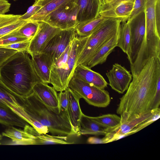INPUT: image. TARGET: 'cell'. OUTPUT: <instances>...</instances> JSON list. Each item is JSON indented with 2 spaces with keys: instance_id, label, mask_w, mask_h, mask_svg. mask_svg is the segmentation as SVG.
Here are the masks:
<instances>
[{
  "instance_id": "cell-46",
  "label": "cell",
  "mask_w": 160,
  "mask_h": 160,
  "mask_svg": "<svg viewBox=\"0 0 160 160\" xmlns=\"http://www.w3.org/2000/svg\"></svg>"
},
{
  "instance_id": "cell-25",
  "label": "cell",
  "mask_w": 160,
  "mask_h": 160,
  "mask_svg": "<svg viewBox=\"0 0 160 160\" xmlns=\"http://www.w3.org/2000/svg\"><path fill=\"white\" fill-rule=\"evenodd\" d=\"M108 129L91 119L82 113L80 122L79 136L81 135H105Z\"/></svg>"
},
{
  "instance_id": "cell-23",
  "label": "cell",
  "mask_w": 160,
  "mask_h": 160,
  "mask_svg": "<svg viewBox=\"0 0 160 160\" xmlns=\"http://www.w3.org/2000/svg\"><path fill=\"white\" fill-rule=\"evenodd\" d=\"M74 0H35L34 3L42 7L28 20L40 22L55 10Z\"/></svg>"
},
{
  "instance_id": "cell-17",
  "label": "cell",
  "mask_w": 160,
  "mask_h": 160,
  "mask_svg": "<svg viewBox=\"0 0 160 160\" xmlns=\"http://www.w3.org/2000/svg\"><path fill=\"white\" fill-rule=\"evenodd\" d=\"M78 24L93 19L99 15L101 6L99 0H76Z\"/></svg>"
},
{
  "instance_id": "cell-29",
  "label": "cell",
  "mask_w": 160,
  "mask_h": 160,
  "mask_svg": "<svg viewBox=\"0 0 160 160\" xmlns=\"http://www.w3.org/2000/svg\"><path fill=\"white\" fill-rule=\"evenodd\" d=\"M67 136L40 134L37 132L35 135V145L67 144L73 143L67 142Z\"/></svg>"
},
{
  "instance_id": "cell-45",
  "label": "cell",
  "mask_w": 160,
  "mask_h": 160,
  "mask_svg": "<svg viewBox=\"0 0 160 160\" xmlns=\"http://www.w3.org/2000/svg\"><path fill=\"white\" fill-rule=\"evenodd\" d=\"M1 135V134H0V135Z\"/></svg>"
},
{
  "instance_id": "cell-32",
  "label": "cell",
  "mask_w": 160,
  "mask_h": 160,
  "mask_svg": "<svg viewBox=\"0 0 160 160\" xmlns=\"http://www.w3.org/2000/svg\"><path fill=\"white\" fill-rule=\"evenodd\" d=\"M14 31L0 38V47L17 42L30 41L27 38L18 35Z\"/></svg>"
},
{
  "instance_id": "cell-36",
  "label": "cell",
  "mask_w": 160,
  "mask_h": 160,
  "mask_svg": "<svg viewBox=\"0 0 160 160\" xmlns=\"http://www.w3.org/2000/svg\"><path fill=\"white\" fill-rule=\"evenodd\" d=\"M16 50L0 47V66L8 58L17 52Z\"/></svg>"
},
{
  "instance_id": "cell-20",
  "label": "cell",
  "mask_w": 160,
  "mask_h": 160,
  "mask_svg": "<svg viewBox=\"0 0 160 160\" xmlns=\"http://www.w3.org/2000/svg\"><path fill=\"white\" fill-rule=\"evenodd\" d=\"M31 57L34 68L41 82L50 83L51 68L53 63L50 58L43 52Z\"/></svg>"
},
{
  "instance_id": "cell-27",
  "label": "cell",
  "mask_w": 160,
  "mask_h": 160,
  "mask_svg": "<svg viewBox=\"0 0 160 160\" xmlns=\"http://www.w3.org/2000/svg\"><path fill=\"white\" fill-rule=\"evenodd\" d=\"M106 18L99 15L93 19L78 24L74 28L76 36L78 37L89 36Z\"/></svg>"
},
{
  "instance_id": "cell-14",
  "label": "cell",
  "mask_w": 160,
  "mask_h": 160,
  "mask_svg": "<svg viewBox=\"0 0 160 160\" xmlns=\"http://www.w3.org/2000/svg\"><path fill=\"white\" fill-rule=\"evenodd\" d=\"M106 75L109 85L112 89L120 94L123 93L127 90L132 79L130 72L118 63L113 64Z\"/></svg>"
},
{
  "instance_id": "cell-40",
  "label": "cell",
  "mask_w": 160,
  "mask_h": 160,
  "mask_svg": "<svg viewBox=\"0 0 160 160\" xmlns=\"http://www.w3.org/2000/svg\"><path fill=\"white\" fill-rule=\"evenodd\" d=\"M11 4L7 0H0V14H5L10 11Z\"/></svg>"
},
{
  "instance_id": "cell-11",
  "label": "cell",
  "mask_w": 160,
  "mask_h": 160,
  "mask_svg": "<svg viewBox=\"0 0 160 160\" xmlns=\"http://www.w3.org/2000/svg\"><path fill=\"white\" fill-rule=\"evenodd\" d=\"M135 0H105L100 6L99 15L105 18L117 19L121 22L128 20Z\"/></svg>"
},
{
  "instance_id": "cell-43",
  "label": "cell",
  "mask_w": 160,
  "mask_h": 160,
  "mask_svg": "<svg viewBox=\"0 0 160 160\" xmlns=\"http://www.w3.org/2000/svg\"><path fill=\"white\" fill-rule=\"evenodd\" d=\"M2 135H0V141L2 139ZM1 143L0 142V145H1Z\"/></svg>"
},
{
  "instance_id": "cell-10",
  "label": "cell",
  "mask_w": 160,
  "mask_h": 160,
  "mask_svg": "<svg viewBox=\"0 0 160 160\" xmlns=\"http://www.w3.org/2000/svg\"><path fill=\"white\" fill-rule=\"evenodd\" d=\"M128 22L130 30L131 41L128 58L130 64L134 61L143 40L146 30L144 12H142Z\"/></svg>"
},
{
  "instance_id": "cell-22",
  "label": "cell",
  "mask_w": 160,
  "mask_h": 160,
  "mask_svg": "<svg viewBox=\"0 0 160 160\" xmlns=\"http://www.w3.org/2000/svg\"><path fill=\"white\" fill-rule=\"evenodd\" d=\"M118 37V33L105 42L84 65L91 69L98 65L105 62L108 55L117 47Z\"/></svg>"
},
{
  "instance_id": "cell-5",
  "label": "cell",
  "mask_w": 160,
  "mask_h": 160,
  "mask_svg": "<svg viewBox=\"0 0 160 160\" xmlns=\"http://www.w3.org/2000/svg\"><path fill=\"white\" fill-rule=\"evenodd\" d=\"M121 23L119 20L112 18H106L88 36L78 56L75 67L85 64L103 44L117 35Z\"/></svg>"
},
{
  "instance_id": "cell-4",
  "label": "cell",
  "mask_w": 160,
  "mask_h": 160,
  "mask_svg": "<svg viewBox=\"0 0 160 160\" xmlns=\"http://www.w3.org/2000/svg\"><path fill=\"white\" fill-rule=\"evenodd\" d=\"M88 36L76 37L64 52L53 63L51 68L50 84L57 92L64 91L72 77L78 56Z\"/></svg>"
},
{
  "instance_id": "cell-38",
  "label": "cell",
  "mask_w": 160,
  "mask_h": 160,
  "mask_svg": "<svg viewBox=\"0 0 160 160\" xmlns=\"http://www.w3.org/2000/svg\"><path fill=\"white\" fill-rule=\"evenodd\" d=\"M160 104V78L158 81L156 92L151 106V110L159 108Z\"/></svg>"
},
{
  "instance_id": "cell-21",
  "label": "cell",
  "mask_w": 160,
  "mask_h": 160,
  "mask_svg": "<svg viewBox=\"0 0 160 160\" xmlns=\"http://www.w3.org/2000/svg\"><path fill=\"white\" fill-rule=\"evenodd\" d=\"M68 88L69 118L76 135L78 136L80 120L82 113L80 106V98L69 88Z\"/></svg>"
},
{
  "instance_id": "cell-8",
  "label": "cell",
  "mask_w": 160,
  "mask_h": 160,
  "mask_svg": "<svg viewBox=\"0 0 160 160\" xmlns=\"http://www.w3.org/2000/svg\"><path fill=\"white\" fill-rule=\"evenodd\" d=\"M156 0H146L144 9L146 30L140 51L151 55L160 51V33L157 29L155 21V6Z\"/></svg>"
},
{
  "instance_id": "cell-1",
  "label": "cell",
  "mask_w": 160,
  "mask_h": 160,
  "mask_svg": "<svg viewBox=\"0 0 160 160\" xmlns=\"http://www.w3.org/2000/svg\"><path fill=\"white\" fill-rule=\"evenodd\" d=\"M116 110L121 123L139 117L151 110L157 84L160 78V58L150 59L137 75L132 76Z\"/></svg>"
},
{
  "instance_id": "cell-42",
  "label": "cell",
  "mask_w": 160,
  "mask_h": 160,
  "mask_svg": "<svg viewBox=\"0 0 160 160\" xmlns=\"http://www.w3.org/2000/svg\"><path fill=\"white\" fill-rule=\"evenodd\" d=\"M99 0V1L101 5L103 4L105 2V0Z\"/></svg>"
},
{
  "instance_id": "cell-15",
  "label": "cell",
  "mask_w": 160,
  "mask_h": 160,
  "mask_svg": "<svg viewBox=\"0 0 160 160\" xmlns=\"http://www.w3.org/2000/svg\"><path fill=\"white\" fill-rule=\"evenodd\" d=\"M32 91L44 104L54 112L59 113L62 110L59 105L58 93L53 86L40 82L34 85Z\"/></svg>"
},
{
  "instance_id": "cell-34",
  "label": "cell",
  "mask_w": 160,
  "mask_h": 160,
  "mask_svg": "<svg viewBox=\"0 0 160 160\" xmlns=\"http://www.w3.org/2000/svg\"><path fill=\"white\" fill-rule=\"evenodd\" d=\"M145 1L135 0L132 10L128 21L130 20L140 12L144 11Z\"/></svg>"
},
{
  "instance_id": "cell-26",
  "label": "cell",
  "mask_w": 160,
  "mask_h": 160,
  "mask_svg": "<svg viewBox=\"0 0 160 160\" xmlns=\"http://www.w3.org/2000/svg\"><path fill=\"white\" fill-rule=\"evenodd\" d=\"M0 123L8 127L17 126L23 128L28 124L11 108L1 105Z\"/></svg>"
},
{
  "instance_id": "cell-6",
  "label": "cell",
  "mask_w": 160,
  "mask_h": 160,
  "mask_svg": "<svg viewBox=\"0 0 160 160\" xmlns=\"http://www.w3.org/2000/svg\"><path fill=\"white\" fill-rule=\"evenodd\" d=\"M160 109H152L139 117L121 123L115 128L109 130L103 138L106 143L118 140L142 129L158 119Z\"/></svg>"
},
{
  "instance_id": "cell-16",
  "label": "cell",
  "mask_w": 160,
  "mask_h": 160,
  "mask_svg": "<svg viewBox=\"0 0 160 160\" xmlns=\"http://www.w3.org/2000/svg\"><path fill=\"white\" fill-rule=\"evenodd\" d=\"M35 131L28 124L24 127L23 129L12 126L5 129L2 133V136L9 138L12 142L18 144L35 145Z\"/></svg>"
},
{
  "instance_id": "cell-41",
  "label": "cell",
  "mask_w": 160,
  "mask_h": 160,
  "mask_svg": "<svg viewBox=\"0 0 160 160\" xmlns=\"http://www.w3.org/2000/svg\"><path fill=\"white\" fill-rule=\"evenodd\" d=\"M87 143L90 144H97L105 143L103 138H100L95 137L89 138L87 140Z\"/></svg>"
},
{
  "instance_id": "cell-39",
  "label": "cell",
  "mask_w": 160,
  "mask_h": 160,
  "mask_svg": "<svg viewBox=\"0 0 160 160\" xmlns=\"http://www.w3.org/2000/svg\"><path fill=\"white\" fill-rule=\"evenodd\" d=\"M155 21L158 32L160 33V0H156L155 6Z\"/></svg>"
},
{
  "instance_id": "cell-37",
  "label": "cell",
  "mask_w": 160,
  "mask_h": 160,
  "mask_svg": "<svg viewBox=\"0 0 160 160\" xmlns=\"http://www.w3.org/2000/svg\"><path fill=\"white\" fill-rule=\"evenodd\" d=\"M42 7L35 3L30 6L27 12L24 14L21 15L20 19L28 20L34 15Z\"/></svg>"
},
{
  "instance_id": "cell-30",
  "label": "cell",
  "mask_w": 160,
  "mask_h": 160,
  "mask_svg": "<svg viewBox=\"0 0 160 160\" xmlns=\"http://www.w3.org/2000/svg\"><path fill=\"white\" fill-rule=\"evenodd\" d=\"M89 117L92 120L107 128L108 131L115 128L121 123L120 117L115 114H107L98 117L89 116Z\"/></svg>"
},
{
  "instance_id": "cell-31",
  "label": "cell",
  "mask_w": 160,
  "mask_h": 160,
  "mask_svg": "<svg viewBox=\"0 0 160 160\" xmlns=\"http://www.w3.org/2000/svg\"><path fill=\"white\" fill-rule=\"evenodd\" d=\"M39 25L38 22L29 21L14 31L18 35L27 38L31 40L36 33Z\"/></svg>"
},
{
  "instance_id": "cell-24",
  "label": "cell",
  "mask_w": 160,
  "mask_h": 160,
  "mask_svg": "<svg viewBox=\"0 0 160 160\" xmlns=\"http://www.w3.org/2000/svg\"><path fill=\"white\" fill-rule=\"evenodd\" d=\"M21 15L0 14V38L17 30L29 21L20 19Z\"/></svg>"
},
{
  "instance_id": "cell-19",
  "label": "cell",
  "mask_w": 160,
  "mask_h": 160,
  "mask_svg": "<svg viewBox=\"0 0 160 160\" xmlns=\"http://www.w3.org/2000/svg\"><path fill=\"white\" fill-rule=\"evenodd\" d=\"M73 75L102 89H104L108 84L99 73L82 64H78L75 67Z\"/></svg>"
},
{
  "instance_id": "cell-13",
  "label": "cell",
  "mask_w": 160,
  "mask_h": 160,
  "mask_svg": "<svg viewBox=\"0 0 160 160\" xmlns=\"http://www.w3.org/2000/svg\"><path fill=\"white\" fill-rule=\"evenodd\" d=\"M38 22V31L30 40L27 51L31 56L42 53L52 38L61 30L43 21Z\"/></svg>"
},
{
  "instance_id": "cell-3",
  "label": "cell",
  "mask_w": 160,
  "mask_h": 160,
  "mask_svg": "<svg viewBox=\"0 0 160 160\" xmlns=\"http://www.w3.org/2000/svg\"><path fill=\"white\" fill-rule=\"evenodd\" d=\"M19 102L28 118L46 127L52 135L69 136L76 135L69 118L62 110L57 113L44 104L32 92L25 98L20 97Z\"/></svg>"
},
{
  "instance_id": "cell-2",
  "label": "cell",
  "mask_w": 160,
  "mask_h": 160,
  "mask_svg": "<svg viewBox=\"0 0 160 160\" xmlns=\"http://www.w3.org/2000/svg\"><path fill=\"white\" fill-rule=\"evenodd\" d=\"M27 51L17 52L0 66V80L18 96L25 98L41 82Z\"/></svg>"
},
{
  "instance_id": "cell-33",
  "label": "cell",
  "mask_w": 160,
  "mask_h": 160,
  "mask_svg": "<svg viewBox=\"0 0 160 160\" xmlns=\"http://www.w3.org/2000/svg\"><path fill=\"white\" fill-rule=\"evenodd\" d=\"M59 105L61 108L65 112L69 118L68 113V88L58 93ZM70 119V118H69Z\"/></svg>"
},
{
  "instance_id": "cell-35",
  "label": "cell",
  "mask_w": 160,
  "mask_h": 160,
  "mask_svg": "<svg viewBox=\"0 0 160 160\" xmlns=\"http://www.w3.org/2000/svg\"><path fill=\"white\" fill-rule=\"evenodd\" d=\"M30 41H26L17 42L5 45L2 47L16 50L18 52L27 51Z\"/></svg>"
},
{
  "instance_id": "cell-44",
  "label": "cell",
  "mask_w": 160,
  "mask_h": 160,
  "mask_svg": "<svg viewBox=\"0 0 160 160\" xmlns=\"http://www.w3.org/2000/svg\"><path fill=\"white\" fill-rule=\"evenodd\" d=\"M14 0V1H16V0Z\"/></svg>"
},
{
  "instance_id": "cell-28",
  "label": "cell",
  "mask_w": 160,
  "mask_h": 160,
  "mask_svg": "<svg viewBox=\"0 0 160 160\" xmlns=\"http://www.w3.org/2000/svg\"><path fill=\"white\" fill-rule=\"evenodd\" d=\"M131 41V32L128 22L121 23L118 33L117 46L128 55Z\"/></svg>"
},
{
  "instance_id": "cell-9",
  "label": "cell",
  "mask_w": 160,
  "mask_h": 160,
  "mask_svg": "<svg viewBox=\"0 0 160 160\" xmlns=\"http://www.w3.org/2000/svg\"><path fill=\"white\" fill-rule=\"evenodd\" d=\"M76 0L58 8L47 15L42 21L61 30L75 28L78 24Z\"/></svg>"
},
{
  "instance_id": "cell-7",
  "label": "cell",
  "mask_w": 160,
  "mask_h": 160,
  "mask_svg": "<svg viewBox=\"0 0 160 160\" xmlns=\"http://www.w3.org/2000/svg\"><path fill=\"white\" fill-rule=\"evenodd\" d=\"M68 87L90 105L105 108L110 103L111 98L108 91L85 82L73 75Z\"/></svg>"
},
{
  "instance_id": "cell-18",
  "label": "cell",
  "mask_w": 160,
  "mask_h": 160,
  "mask_svg": "<svg viewBox=\"0 0 160 160\" xmlns=\"http://www.w3.org/2000/svg\"><path fill=\"white\" fill-rule=\"evenodd\" d=\"M20 97L10 90L0 80V105L10 108L27 122L28 117L20 103Z\"/></svg>"
},
{
  "instance_id": "cell-12",
  "label": "cell",
  "mask_w": 160,
  "mask_h": 160,
  "mask_svg": "<svg viewBox=\"0 0 160 160\" xmlns=\"http://www.w3.org/2000/svg\"><path fill=\"white\" fill-rule=\"evenodd\" d=\"M76 37L74 28L61 30L52 38L42 52L48 55L53 63Z\"/></svg>"
}]
</instances>
